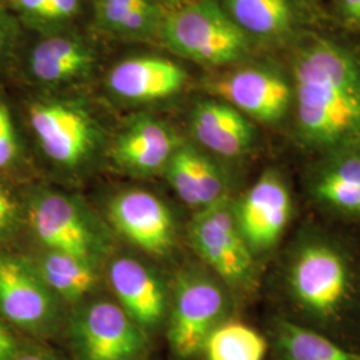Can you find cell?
I'll return each mask as SVG.
<instances>
[{
	"label": "cell",
	"mask_w": 360,
	"mask_h": 360,
	"mask_svg": "<svg viewBox=\"0 0 360 360\" xmlns=\"http://www.w3.org/2000/svg\"><path fill=\"white\" fill-rule=\"evenodd\" d=\"M211 91L248 119L274 124L288 112L294 91L287 79L266 67H245L210 83Z\"/></svg>",
	"instance_id": "8fae6325"
},
{
	"label": "cell",
	"mask_w": 360,
	"mask_h": 360,
	"mask_svg": "<svg viewBox=\"0 0 360 360\" xmlns=\"http://www.w3.org/2000/svg\"><path fill=\"white\" fill-rule=\"evenodd\" d=\"M13 41V28L7 20L6 13L0 8V59L8 51Z\"/></svg>",
	"instance_id": "f546056e"
},
{
	"label": "cell",
	"mask_w": 360,
	"mask_h": 360,
	"mask_svg": "<svg viewBox=\"0 0 360 360\" xmlns=\"http://www.w3.org/2000/svg\"><path fill=\"white\" fill-rule=\"evenodd\" d=\"M227 299L215 281L203 274L187 272L175 287L168 340L179 359H193L205 347L207 338L221 324Z\"/></svg>",
	"instance_id": "52a82bcc"
},
{
	"label": "cell",
	"mask_w": 360,
	"mask_h": 360,
	"mask_svg": "<svg viewBox=\"0 0 360 360\" xmlns=\"http://www.w3.org/2000/svg\"><path fill=\"white\" fill-rule=\"evenodd\" d=\"M18 205L7 188L0 186V236L8 235L16 226Z\"/></svg>",
	"instance_id": "83f0119b"
},
{
	"label": "cell",
	"mask_w": 360,
	"mask_h": 360,
	"mask_svg": "<svg viewBox=\"0 0 360 360\" xmlns=\"http://www.w3.org/2000/svg\"><path fill=\"white\" fill-rule=\"evenodd\" d=\"M38 270L52 292L68 302L86 297L98 282L96 264L63 252L47 251Z\"/></svg>",
	"instance_id": "44dd1931"
},
{
	"label": "cell",
	"mask_w": 360,
	"mask_h": 360,
	"mask_svg": "<svg viewBox=\"0 0 360 360\" xmlns=\"http://www.w3.org/2000/svg\"><path fill=\"white\" fill-rule=\"evenodd\" d=\"M108 281L119 306L143 330L160 324L166 312V294L154 271L136 259L117 257L110 264Z\"/></svg>",
	"instance_id": "5bb4252c"
},
{
	"label": "cell",
	"mask_w": 360,
	"mask_h": 360,
	"mask_svg": "<svg viewBox=\"0 0 360 360\" xmlns=\"http://www.w3.org/2000/svg\"><path fill=\"white\" fill-rule=\"evenodd\" d=\"M276 343L283 360H355L326 336L288 321L278 324Z\"/></svg>",
	"instance_id": "cb8c5ba5"
},
{
	"label": "cell",
	"mask_w": 360,
	"mask_h": 360,
	"mask_svg": "<svg viewBox=\"0 0 360 360\" xmlns=\"http://www.w3.org/2000/svg\"><path fill=\"white\" fill-rule=\"evenodd\" d=\"M8 3L28 22L46 27L49 0H8Z\"/></svg>",
	"instance_id": "4316f807"
},
{
	"label": "cell",
	"mask_w": 360,
	"mask_h": 360,
	"mask_svg": "<svg viewBox=\"0 0 360 360\" xmlns=\"http://www.w3.org/2000/svg\"><path fill=\"white\" fill-rule=\"evenodd\" d=\"M23 347L10 326L0 319V360H13Z\"/></svg>",
	"instance_id": "f1b7e54d"
},
{
	"label": "cell",
	"mask_w": 360,
	"mask_h": 360,
	"mask_svg": "<svg viewBox=\"0 0 360 360\" xmlns=\"http://www.w3.org/2000/svg\"><path fill=\"white\" fill-rule=\"evenodd\" d=\"M108 215L117 231L132 245L154 254L166 255L175 239V224L167 206L153 193L129 190L116 195Z\"/></svg>",
	"instance_id": "7c38bea8"
},
{
	"label": "cell",
	"mask_w": 360,
	"mask_h": 360,
	"mask_svg": "<svg viewBox=\"0 0 360 360\" xmlns=\"http://www.w3.org/2000/svg\"><path fill=\"white\" fill-rule=\"evenodd\" d=\"M191 131L199 144L224 158L245 155L257 139L252 122L223 101L196 104L191 112Z\"/></svg>",
	"instance_id": "2e32d148"
},
{
	"label": "cell",
	"mask_w": 360,
	"mask_h": 360,
	"mask_svg": "<svg viewBox=\"0 0 360 360\" xmlns=\"http://www.w3.org/2000/svg\"><path fill=\"white\" fill-rule=\"evenodd\" d=\"M342 13L351 22H360V0H340Z\"/></svg>",
	"instance_id": "1f68e13d"
},
{
	"label": "cell",
	"mask_w": 360,
	"mask_h": 360,
	"mask_svg": "<svg viewBox=\"0 0 360 360\" xmlns=\"http://www.w3.org/2000/svg\"><path fill=\"white\" fill-rule=\"evenodd\" d=\"M19 156V141L13 117L0 99V169L10 167Z\"/></svg>",
	"instance_id": "d4e9b609"
},
{
	"label": "cell",
	"mask_w": 360,
	"mask_h": 360,
	"mask_svg": "<svg viewBox=\"0 0 360 360\" xmlns=\"http://www.w3.org/2000/svg\"><path fill=\"white\" fill-rule=\"evenodd\" d=\"M163 18L156 0H95L96 26L120 38H150Z\"/></svg>",
	"instance_id": "ffe728a7"
},
{
	"label": "cell",
	"mask_w": 360,
	"mask_h": 360,
	"mask_svg": "<svg viewBox=\"0 0 360 360\" xmlns=\"http://www.w3.org/2000/svg\"><path fill=\"white\" fill-rule=\"evenodd\" d=\"M195 251L219 278L245 287L254 278V251L245 242L229 198L199 210L190 224Z\"/></svg>",
	"instance_id": "8992f818"
},
{
	"label": "cell",
	"mask_w": 360,
	"mask_h": 360,
	"mask_svg": "<svg viewBox=\"0 0 360 360\" xmlns=\"http://www.w3.org/2000/svg\"><path fill=\"white\" fill-rule=\"evenodd\" d=\"M95 53L82 39L51 35L32 49L28 59L30 72L40 83L60 84L90 74Z\"/></svg>",
	"instance_id": "d6986e66"
},
{
	"label": "cell",
	"mask_w": 360,
	"mask_h": 360,
	"mask_svg": "<svg viewBox=\"0 0 360 360\" xmlns=\"http://www.w3.org/2000/svg\"><path fill=\"white\" fill-rule=\"evenodd\" d=\"M296 126L302 142L327 154L360 143V59L318 39L292 65Z\"/></svg>",
	"instance_id": "6da1fadb"
},
{
	"label": "cell",
	"mask_w": 360,
	"mask_h": 360,
	"mask_svg": "<svg viewBox=\"0 0 360 360\" xmlns=\"http://www.w3.org/2000/svg\"><path fill=\"white\" fill-rule=\"evenodd\" d=\"M186 79V71L169 59L139 56L117 63L107 77V86L124 101L151 102L178 94Z\"/></svg>",
	"instance_id": "9a60e30c"
},
{
	"label": "cell",
	"mask_w": 360,
	"mask_h": 360,
	"mask_svg": "<svg viewBox=\"0 0 360 360\" xmlns=\"http://www.w3.org/2000/svg\"><path fill=\"white\" fill-rule=\"evenodd\" d=\"M267 343L254 328L243 323H221L207 338L206 360H263Z\"/></svg>",
	"instance_id": "603a6c76"
},
{
	"label": "cell",
	"mask_w": 360,
	"mask_h": 360,
	"mask_svg": "<svg viewBox=\"0 0 360 360\" xmlns=\"http://www.w3.org/2000/svg\"><path fill=\"white\" fill-rule=\"evenodd\" d=\"M287 282L296 303L319 319L336 316L352 291L347 257L324 240H309L297 248L290 262Z\"/></svg>",
	"instance_id": "3957f363"
},
{
	"label": "cell",
	"mask_w": 360,
	"mask_h": 360,
	"mask_svg": "<svg viewBox=\"0 0 360 360\" xmlns=\"http://www.w3.org/2000/svg\"><path fill=\"white\" fill-rule=\"evenodd\" d=\"M178 147L176 136L163 122L139 116L117 135L112 156L122 169L132 175L147 176L166 169Z\"/></svg>",
	"instance_id": "4fadbf2b"
},
{
	"label": "cell",
	"mask_w": 360,
	"mask_h": 360,
	"mask_svg": "<svg viewBox=\"0 0 360 360\" xmlns=\"http://www.w3.org/2000/svg\"><path fill=\"white\" fill-rule=\"evenodd\" d=\"M233 211L240 232L254 252L275 247L292 217V198L283 176L275 169L263 172Z\"/></svg>",
	"instance_id": "30bf717a"
},
{
	"label": "cell",
	"mask_w": 360,
	"mask_h": 360,
	"mask_svg": "<svg viewBox=\"0 0 360 360\" xmlns=\"http://www.w3.org/2000/svg\"><path fill=\"white\" fill-rule=\"evenodd\" d=\"M0 319L37 336L52 334L59 322L58 296L25 257L0 254Z\"/></svg>",
	"instance_id": "ba28073f"
},
{
	"label": "cell",
	"mask_w": 360,
	"mask_h": 360,
	"mask_svg": "<svg viewBox=\"0 0 360 360\" xmlns=\"http://www.w3.org/2000/svg\"><path fill=\"white\" fill-rule=\"evenodd\" d=\"M309 188L323 206L360 218V143L328 153L312 175Z\"/></svg>",
	"instance_id": "ac0fdd59"
},
{
	"label": "cell",
	"mask_w": 360,
	"mask_h": 360,
	"mask_svg": "<svg viewBox=\"0 0 360 360\" xmlns=\"http://www.w3.org/2000/svg\"><path fill=\"white\" fill-rule=\"evenodd\" d=\"M28 221L37 239L49 251L96 264L107 250L101 224L80 202L65 193H35L28 205Z\"/></svg>",
	"instance_id": "277c9868"
},
{
	"label": "cell",
	"mask_w": 360,
	"mask_h": 360,
	"mask_svg": "<svg viewBox=\"0 0 360 360\" xmlns=\"http://www.w3.org/2000/svg\"><path fill=\"white\" fill-rule=\"evenodd\" d=\"M168 50L199 65H230L248 52V37L217 0H193L163 18Z\"/></svg>",
	"instance_id": "7a4b0ae2"
},
{
	"label": "cell",
	"mask_w": 360,
	"mask_h": 360,
	"mask_svg": "<svg viewBox=\"0 0 360 360\" xmlns=\"http://www.w3.org/2000/svg\"><path fill=\"white\" fill-rule=\"evenodd\" d=\"M70 339L79 360H144V330L119 304L95 302L77 309Z\"/></svg>",
	"instance_id": "5b68a950"
},
{
	"label": "cell",
	"mask_w": 360,
	"mask_h": 360,
	"mask_svg": "<svg viewBox=\"0 0 360 360\" xmlns=\"http://www.w3.org/2000/svg\"><path fill=\"white\" fill-rule=\"evenodd\" d=\"M223 8L245 34L276 37L292 22L290 0H221Z\"/></svg>",
	"instance_id": "7402d4cb"
},
{
	"label": "cell",
	"mask_w": 360,
	"mask_h": 360,
	"mask_svg": "<svg viewBox=\"0 0 360 360\" xmlns=\"http://www.w3.org/2000/svg\"><path fill=\"white\" fill-rule=\"evenodd\" d=\"M80 10V0H49L46 27H58L74 19Z\"/></svg>",
	"instance_id": "484cf974"
},
{
	"label": "cell",
	"mask_w": 360,
	"mask_h": 360,
	"mask_svg": "<svg viewBox=\"0 0 360 360\" xmlns=\"http://www.w3.org/2000/svg\"><path fill=\"white\" fill-rule=\"evenodd\" d=\"M28 119L43 153L62 167L82 166L99 146V127L80 104L39 101L30 105Z\"/></svg>",
	"instance_id": "9c48e42d"
},
{
	"label": "cell",
	"mask_w": 360,
	"mask_h": 360,
	"mask_svg": "<svg viewBox=\"0 0 360 360\" xmlns=\"http://www.w3.org/2000/svg\"><path fill=\"white\" fill-rule=\"evenodd\" d=\"M166 172L181 202L198 211L227 198V184L221 171L190 144H179L168 162Z\"/></svg>",
	"instance_id": "e0dca14e"
},
{
	"label": "cell",
	"mask_w": 360,
	"mask_h": 360,
	"mask_svg": "<svg viewBox=\"0 0 360 360\" xmlns=\"http://www.w3.org/2000/svg\"><path fill=\"white\" fill-rule=\"evenodd\" d=\"M13 360H59L49 349L40 347H23Z\"/></svg>",
	"instance_id": "4dcf8cb0"
}]
</instances>
